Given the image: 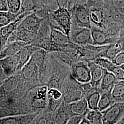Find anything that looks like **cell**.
I'll return each instance as SVG.
<instances>
[{
    "label": "cell",
    "mask_w": 124,
    "mask_h": 124,
    "mask_svg": "<svg viewBox=\"0 0 124 124\" xmlns=\"http://www.w3.org/2000/svg\"><path fill=\"white\" fill-rule=\"evenodd\" d=\"M50 40L51 46L49 53L57 51L59 47L70 41L69 37L65 33L53 27H51Z\"/></svg>",
    "instance_id": "cell-15"
},
{
    "label": "cell",
    "mask_w": 124,
    "mask_h": 124,
    "mask_svg": "<svg viewBox=\"0 0 124 124\" xmlns=\"http://www.w3.org/2000/svg\"><path fill=\"white\" fill-rule=\"evenodd\" d=\"M50 70V53L39 48L19 71L23 80L32 90L46 85L49 79Z\"/></svg>",
    "instance_id": "cell-1"
},
{
    "label": "cell",
    "mask_w": 124,
    "mask_h": 124,
    "mask_svg": "<svg viewBox=\"0 0 124 124\" xmlns=\"http://www.w3.org/2000/svg\"><path fill=\"white\" fill-rule=\"evenodd\" d=\"M7 77V76L5 75L3 71V70L2 69V68L1 67V65L0 63V79L1 78H5Z\"/></svg>",
    "instance_id": "cell-43"
},
{
    "label": "cell",
    "mask_w": 124,
    "mask_h": 124,
    "mask_svg": "<svg viewBox=\"0 0 124 124\" xmlns=\"http://www.w3.org/2000/svg\"><path fill=\"white\" fill-rule=\"evenodd\" d=\"M84 116L78 115H74L71 116L68 120V124H80L83 117Z\"/></svg>",
    "instance_id": "cell-39"
},
{
    "label": "cell",
    "mask_w": 124,
    "mask_h": 124,
    "mask_svg": "<svg viewBox=\"0 0 124 124\" xmlns=\"http://www.w3.org/2000/svg\"><path fill=\"white\" fill-rule=\"evenodd\" d=\"M101 94L98 88H94L86 95L85 98L90 109L98 110V105Z\"/></svg>",
    "instance_id": "cell-26"
},
{
    "label": "cell",
    "mask_w": 124,
    "mask_h": 124,
    "mask_svg": "<svg viewBox=\"0 0 124 124\" xmlns=\"http://www.w3.org/2000/svg\"><path fill=\"white\" fill-rule=\"evenodd\" d=\"M39 47L32 44H29L23 47L17 53L19 59L18 71L21 70L27 62L31 59V56Z\"/></svg>",
    "instance_id": "cell-20"
},
{
    "label": "cell",
    "mask_w": 124,
    "mask_h": 124,
    "mask_svg": "<svg viewBox=\"0 0 124 124\" xmlns=\"http://www.w3.org/2000/svg\"><path fill=\"white\" fill-rule=\"evenodd\" d=\"M51 26L48 17L43 18L36 39L32 44L49 53L51 48Z\"/></svg>",
    "instance_id": "cell-8"
},
{
    "label": "cell",
    "mask_w": 124,
    "mask_h": 124,
    "mask_svg": "<svg viewBox=\"0 0 124 124\" xmlns=\"http://www.w3.org/2000/svg\"><path fill=\"white\" fill-rule=\"evenodd\" d=\"M51 70L49 79L46 84L48 89L60 90L67 76L70 73V69L66 64L60 61L50 53Z\"/></svg>",
    "instance_id": "cell-3"
},
{
    "label": "cell",
    "mask_w": 124,
    "mask_h": 124,
    "mask_svg": "<svg viewBox=\"0 0 124 124\" xmlns=\"http://www.w3.org/2000/svg\"><path fill=\"white\" fill-rule=\"evenodd\" d=\"M39 6V9L45 8L53 12L58 8L56 0H36ZM36 10V11H37Z\"/></svg>",
    "instance_id": "cell-32"
},
{
    "label": "cell",
    "mask_w": 124,
    "mask_h": 124,
    "mask_svg": "<svg viewBox=\"0 0 124 124\" xmlns=\"http://www.w3.org/2000/svg\"><path fill=\"white\" fill-rule=\"evenodd\" d=\"M85 4L89 8L102 7L104 5V0H86Z\"/></svg>",
    "instance_id": "cell-37"
},
{
    "label": "cell",
    "mask_w": 124,
    "mask_h": 124,
    "mask_svg": "<svg viewBox=\"0 0 124 124\" xmlns=\"http://www.w3.org/2000/svg\"><path fill=\"white\" fill-rule=\"evenodd\" d=\"M0 11H8L7 0H0Z\"/></svg>",
    "instance_id": "cell-41"
},
{
    "label": "cell",
    "mask_w": 124,
    "mask_h": 124,
    "mask_svg": "<svg viewBox=\"0 0 124 124\" xmlns=\"http://www.w3.org/2000/svg\"><path fill=\"white\" fill-rule=\"evenodd\" d=\"M90 124H102V114L98 110H90L85 115Z\"/></svg>",
    "instance_id": "cell-31"
},
{
    "label": "cell",
    "mask_w": 124,
    "mask_h": 124,
    "mask_svg": "<svg viewBox=\"0 0 124 124\" xmlns=\"http://www.w3.org/2000/svg\"><path fill=\"white\" fill-rule=\"evenodd\" d=\"M89 10L85 3L75 5L69 9L72 18L71 28L84 27L91 29Z\"/></svg>",
    "instance_id": "cell-7"
},
{
    "label": "cell",
    "mask_w": 124,
    "mask_h": 124,
    "mask_svg": "<svg viewBox=\"0 0 124 124\" xmlns=\"http://www.w3.org/2000/svg\"><path fill=\"white\" fill-rule=\"evenodd\" d=\"M111 91L112 90L107 91L101 94L98 105L99 111L102 112L105 110L115 102L112 96Z\"/></svg>",
    "instance_id": "cell-27"
},
{
    "label": "cell",
    "mask_w": 124,
    "mask_h": 124,
    "mask_svg": "<svg viewBox=\"0 0 124 124\" xmlns=\"http://www.w3.org/2000/svg\"><path fill=\"white\" fill-rule=\"evenodd\" d=\"M122 51L121 41L119 39L115 42L107 45L106 49L103 52L102 58H106L112 61L117 54Z\"/></svg>",
    "instance_id": "cell-24"
},
{
    "label": "cell",
    "mask_w": 124,
    "mask_h": 124,
    "mask_svg": "<svg viewBox=\"0 0 124 124\" xmlns=\"http://www.w3.org/2000/svg\"><path fill=\"white\" fill-rule=\"evenodd\" d=\"M83 85V84L76 81L70 73L63 81L61 88L63 101L69 104L85 98L86 93Z\"/></svg>",
    "instance_id": "cell-4"
},
{
    "label": "cell",
    "mask_w": 124,
    "mask_h": 124,
    "mask_svg": "<svg viewBox=\"0 0 124 124\" xmlns=\"http://www.w3.org/2000/svg\"><path fill=\"white\" fill-rule=\"evenodd\" d=\"M119 39L121 42L122 51H124V20L121 23Z\"/></svg>",
    "instance_id": "cell-40"
},
{
    "label": "cell",
    "mask_w": 124,
    "mask_h": 124,
    "mask_svg": "<svg viewBox=\"0 0 124 124\" xmlns=\"http://www.w3.org/2000/svg\"><path fill=\"white\" fill-rule=\"evenodd\" d=\"M21 4L20 13L35 12L39 8L38 5L36 0H21Z\"/></svg>",
    "instance_id": "cell-29"
},
{
    "label": "cell",
    "mask_w": 124,
    "mask_h": 124,
    "mask_svg": "<svg viewBox=\"0 0 124 124\" xmlns=\"http://www.w3.org/2000/svg\"><path fill=\"white\" fill-rule=\"evenodd\" d=\"M42 19L35 12L27 15L19 23L7 44L14 41H22L32 44L36 39Z\"/></svg>",
    "instance_id": "cell-2"
},
{
    "label": "cell",
    "mask_w": 124,
    "mask_h": 124,
    "mask_svg": "<svg viewBox=\"0 0 124 124\" xmlns=\"http://www.w3.org/2000/svg\"><path fill=\"white\" fill-rule=\"evenodd\" d=\"M86 0H56L58 7H63L69 10L74 5L85 4Z\"/></svg>",
    "instance_id": "cell-33"
},
{
    "label": "cell",
    "mask_w": 124,
    "mask_h": 124,
    "mask_svg": "<svg viewBox=\"0 0 124 124\" xmlns=\"http://www.w3.org/2000/svg\"><path fill=\"white\" fill-rule=\"evenodd\" d=\"M112 62L117 66H120L124 64V51H122L117 55Z\"/></svg>",
    "instance_id": "cell-38"
},
{
    "label": "cell",
    "mask_w": 124,
    "mask_h": 124,
    "mask_svg": "<svg viewBox=\"0 0 124 124\" xmlns=\"http://www.w3.org/2000/svg\"><path fill=\"white\" fill-rule=\"evenodd\" d=\"M47 86L44 85L32 89L28 93L29 106L32 113L41 110L47 106Z\"/></svg>",
    "instance_id": "cell-6"
},
{
    "label": "cell",
    "mask_w": 124,
    "mask_h": 124,
    "mask_svg": "<svg viewBox=\"0 0 124 124\" xmlns=\"http://www.w3.org/2000/svg\"><path fill=\"white\" fill-rule=\"evenodd\" d=\"M70 117L67 109V103L63 101L55 112L54 124H67Z\"/></svg>",
    "instance_id": "cell-23"
},
{
    "label": "cell",
    "mask_w": 124,
    "mask_h": 124,
    "mask_svg": "<svg viewBox=\"0 0 124 124\" xmlns=\"http://www.w3.org/2000/svg\"><path fill=\"white\" fill-rule=\"evenodd\" d=\"M119 81V80L116 78L112 73L106 70L103 76L98 89L101 93L110 90Z\"/></svg>",
    "instance_id": "cell-22"
},
{
    "label": "cell",
    "mask_w": 124,
    "mask_h": 124,
    "mask_svg": "<svg viewBox=\"0 0 124 124\" xmlns=\"http://www.w3.org/2000/svg\"><path fill=\"white\" fill-rule=\"evenodd\" d=\"M47 98H50L55 100H62V94L60 90L55 88H49L47 92Z\"/></svg>",
    "instance_id": "cell-36"
},
{
    "label": "cell",
    "mask_w": 124,
    "mask_h": 124,
    "mask_svg": "<svg viewBox=\"0 0 124 124\" xmlns=\"http://www.w3.org/2000/svg\"><path fill=\"white\" fill-rule=\"evenodd\" d=\"M102 113V124H117L124 116V101L115 102Z\"/></svg>",
    "instance_id": "cell-9"
},
{
    "label": "cell",
    "mask_w": 124,
    "mask_h": 124,
    "mask_svg": "<svg viewBox=\"0 0 124 124\" xmlns=\"http://www.w3.org/2000/svg\"><path fill=\"white\" fill-rule=\"evenodd\" d=\"M55 112L50 111L46 107L40 111L33 124H54Z\"/></svg>",
    "instance_id": "cell-25"
},
{
    "label": "cell",
    "mask_w": 124,
    "mask_h": 124,
    "mask_svg": "<svg viewBox=\"0 0 124 124\" xmlns=\"http://www.w3.org/2000/svg\"><path fill=\"white\" fill-rule=\"evenodd\" d=\"M104 6L115 21L121 24L124 19V0H104Z\"/></svg>",
    "instance_id": "cell-14"
},
{
    "label": "cell",
    "mask_w": 124,
    "mask_h": 124,
    "mask_svg": "<svg viewBox=\"0 0 124 124\" xmlns=\"http://www.w3.org/2000/svg\"><path fill=\"white\" fill-rule=\"evenodd\" d=\"M93 45L103 46L110 44L117 41L119 37L115 36L105 30L92 25L91 28Z\"/></svg>",
    "instance_id": "cell-11"
},
{
    "label": "cell",
    "mask_w": 124,
    "mask_h": 124,
    "mask_svg": "<svg viewBox=\"0 0 124 124\" xmlns=\"http://www.w3.org/2000/svg\"><path fill=\"white\" fill-rule=\"evenodd\" d=\"M107 70L112 73L119 81L124 80V71L120 66L116 65L112 63Z\"/></svg>",
    "instance_id": "cell-35"
},
{
    "label": "cell",
    "mask_w": 124,
    "mask_h": 124,
    "mask_svg": "<svg viewBox=\"0 0 124 124\" xmlns=\"http://www.w3.org/2000/svg\"><path fill=\"white\" fill-rule=\"evenodd\" d=\"M8 11L13 14H19L21 8V0H7Z\"/></svg>",
    "instance_id": "cell-34"
},
{
    "label": "cell",
    "mask_w": 124,
    "mask_h": 124,
    "mask_svg": "<svg viewBox=\"0 0 124 124\" xmlns=\"http://www.w3.org/2000/svg\"><path fill=\"white\" fill-rule=\"evenodd\" d=\"M70 67L71 75L76 81L82 84L90 82L91 71L86 61L81 60L73 62Z\"/></svg>",
    "instance_id": "cell-10"
},
{
    "label": "cell",
    "mask_w": 124,
    "mask_h": 124,
    "mask_svg": "<svg viewBox=\"0 0 124 124\" xmlns=\"http://www.w3.org/2000/svg\"><path fill=\"white\" fill-rule=\"evenodd\" d=\"M80 124H90V123L87 119L85 117V116H84L83 117Z\"/></svg>",
    "instance_id": "cell-42"
},
{
    "label": "cell",
    "mask_w": 124,
    "mask_h": 124,
    "mask_svg": "<svg viewBox=\"0 0 124 124\" xmlns=\"http://www.w3.org/2000/svg\"><path fill=\"white\" fill-rule=\"evenodd\" d=\"M31 13H32L26 12L22 13L12 22L0 28V53L4 48L9 37L16 30L23 18Z\"/></svg>",
    "instance_id": "cell-13"
},
{
    "label": "cell",
    "mask_w": 124,
    "mask_h": 124,
    "mask_svg": "<svg viewBox=\"0 0 124 124\" xmlns=\"http://www.w3.org/2000/svg\"><path fill=\"white\" fill-rule=\"evenodd\" d=\"M29 44L22 41H14L7 44L0 53V59L17 54L23 47Z\"/></svg>",
    "instance_id": "cell-21"
},
{
    "label": "cell",
    "mask_w": 124,
    "mask_h": 124,
    "mask_svg": "<svg viewBox=\"0 0 124 124\" xmlns=\"http://www.w3.org/2000/svg\"><path fill=\"white\" fill-rule=\"evenodd\" d=\"M86 62L91 71V79L90 83L92 87L98 88L106 70L99 66L93 61Z\"/></svg>",
    "instance_id": "cell-18"
},
{
    "label": "cell",
    "mask_w": 124,
    "mask_h": 124,
    "mask_svg": "<svg viewBox=\"0 0 124 124\" xmlns=\"http://www.w3.org/2000/svg\"><path fill=\"white\" fill-rule=\"evenodd\" d=\"M111 94L115 102L124 101V80L119 81L114 86Z\"/></svg>",
    "instance_id": "cell-28"
},
{
    "label": "cell",
    "mask_w": 124,
    "mask_h": 124,
    "mask_svg": "<svg viewBox=\"0 0 124 124\" xmlns=\"http://www.w3.org/2000/svg\"><path fill=\"white\" fill-rule=\"evenodd\" d=\"M117 124H124V116L121 119V120L117 123Z\"/></svg>",
    "instance_id": "cell-44"
},
{
    "label": "cell",
    "mask_w": 124,
    "mask_h": 124,
    "mask_svg": "<svg viewBox=\"0 0 124 124\" xmlns=\"http://www.w3.org/2000/svg\"><path fill=\"white\" fill-rule=\"evenodd\" d=\"M19 14H13L9 11H0V28L16 20L19 15Z\"/></svg>",
    "instance_id": "cell-30"
},
{
    "label": "cell",
    "mask_w": 124,
    "mask_h": 124,
    "mask_svg": "<svg viewBox=\"0 0 124 124\" xmlns=\"http://www.w3.org/2000/svg\"><path fill=\"white\" fill-rule=\"evenodd\" d=\"M67 109L71 116L74 115L85 116L90 110L85 98L69 104L67 103Z\"/></svg>",
    "instance_id": "cell-19"
},
{
    "label": "cell",
    "mask_w": 124,
    "mask_h": 124,
    "mask_svg": "<svg viewBox=\"0 0 124 124\" xmlns=\"http://www.w3.org/2000/svg\"><path fill=\"white\" fill-rule=\"evenodd\" d=\"M40 111L41 110L31 114L14 115L0 119V124H33L34 120Z\"/></svg>",
    "instance_id": "cell-17"
},
{
    "label": "cell",
    "mask_w": 124,
    "mask_h": 124,
    "mask_svg": "<svg viewBox=\"0 0 124 124\" xmlns=\"http://www.w3.org/2000/svg\"><path fill=\"white\" fill-rule=\"evenodd\" d=\"M48 19L51 27L61 31L69 37L72 26V18L68 9L58 7L50 14Z\"/></svg>",
    "instance_id": "cell-5"
},
{
    "label": "cell",
    "mask_w": 124,
    "mask_h": 124,
    "mask_svg": "<svg viewBox=\"0 0 124 124\" xmlns=\"http://www.w3.org/2000/svg\"><path fill=\"white\" fill-rule=\"evenodd\" d=\"M122 69V70H123L124 71V64H122V65H120V66Z\"/></svg>",
    "instance_id": "cell-45"
},
{
    "label": "cell",
    "mask_w": 124,
    "mask_h": 124,
    "mask_svg": "<svg viewBox=\"0 0 124 124\" xmlns=\"http://www.w3.org/2000/svg\"><path fill=\"white\" fill-rule=\"evenodd\" d=\"M69 38L71 42L80 46L93 45L91 29L87 28H71Z\"/></svg>",
    "instance_id": "cell-12"
},
{
    "label": "cell",
    "mask_w": 124,
    "mask_h": 124,
    "mask_svg": "<svg viewBox=\"0 0 124 124\" xmlns=\"http://www.w3.org/2000/svg\"><path fill=\"white\" fill-rule=\"evenodd\" d=\"M0 63L7 77L13 75L18 71L19 59L17 54L0 59Z\"/></svg>",
    "instance_id": "cell-16"
}]
</instances>
